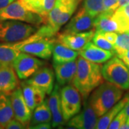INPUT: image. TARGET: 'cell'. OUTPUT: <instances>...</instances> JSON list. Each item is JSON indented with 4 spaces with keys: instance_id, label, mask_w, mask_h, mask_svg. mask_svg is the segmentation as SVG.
Wrapping results in <instances>:
<instances>
[{
    "instance_id": "44dd1931",
    "label": "cell",
    "mask_w": 129,
    "mask_h": 129,
    "mask_svg": "<svg viewBox=\"0 0 129 129\" xmlns=\"http://www.w3.org/2000/svg\"><path fill=\"white\" fill-rule=\"evenodd\" d=\"M129 100V94H127L124 98H121L115 105L113 106L110 110L106 112L104 115L101 116V118L98 120L95 128L97 129H106L108 128L111 123L114 119L117 114L124 108L127 102Z\"/></svg>"
},
{
    "instance_id": "ba28073f",
    "label": "cell",
    "mask_w": 129,
    "mask_h": 129,
    "mask_svg": "<svg viewBox=\"0 0 129 129\" xmlns=\"http://www.w3.org/2000/svg\"><path fill=\"white\" fill-rule=\"evenodd\" d=\"M60 103L63 118L69 120L81 110V96L78 90L72 85H67L60 90Z\"/></svg>"
},
{
    "instance_id": "7c38bea8",
    "label": "cell",
    "mask_w": 129,
    "mask_h": 129,
    "mask_svg": "<svg viewBox=\"0 0 129 129\" xmlns=\"http://www.w3.org/2000/svg\"><path fill=\"white\" fill-rule=\"evenodd\" d=\"M14 118L27 126L32 118V111L29 108L24 98L22 90L20 88L14 89L10 94Z\"/></svg>"
},
{
    "instance_id": "d6a6232c",
    "label": "cell",
    "mask_w": 129,
    "mask_h": 129,
    "mask_svg": "<svg viewBox=\"0 0 129 129\" xmlns=\"http://www.w3.org/2000/svg\"><path fill=\"white\" fill-rule=\"evenodd\" d=\"M25 125L22 123L20 121H19L17 119H12V120L9 121L7 124L6 125L5 128L7 129H22V128H25Z\"/></svg>"
},
{
    "instance_id": "3957f363",
    "label": "cell",
    "mask_w": 129,
    "mask_h": 129,
    "mask_svg": "<svg viewBox=\"0 0 129 129\" xmlns=\"http://www.w3.org/2000/svg\"><path fill=\"white\" fill-rule=\"evenodd\" d=\"M103 78L123 90H129V69L118 56H113L102 66Z\"/></svg>"
},
{
    "instance_id": "52a82bcc",
    "label": "cell",
    "mask_w": 129,
    "mask_h": 129,
    "mask_svg": "<svg viewBox=\"0 0 129 129\" xmlns=\"http://www.w3.org/2000/svg\"><path fill=\"white\" fill-rule=\"evenodd\" d=\"M55 42V40L52 38H42L27 43L17 42H9V44L12 47L18 50L19 52H26L42 59L49 60L52 55Z\"/></svg>"
},
{
    "instance_id": "484cf974",
    "label": "cell",
    "mask_w": 129,
    "mask_h": 129,
    "mask_svg": "<svg viewBox=\"0 0 129 129\" xmlns=\"http://www.w3.org/2000/svg\"><path fill=\"white\" fill-rule=\"evenodd\" d=\"M19 51L7 44H0V63L3 66L12 65L15 58L19 54Z\"/></svg>"
},
{
    "instance_id": "ac0fdd59",
    "label": "cell",
    "mask_w": 129,
    "mask_h": 129,
    "mask_svg": "<svg viewBox=\"0 0 129 129\" xmlns=\"http://www.w3.org/2000/svg\"><path fill=\"white\" fill-rule=\"evenodd\" d=\"M94 28L95 31L100 32H120L119 24L113 17V12H103L95 17Z\"/></svg>"
},
{
    "instance_id": "ab89813d",
    "label": "cell",
    "mask_w": 129,
    "mask_h": 129,
    "mask_svg": "<svg viewBox=\"0 0 129 129\" xmlns=\"http://www.w3.org/2000/svg\"><path fill=\"white\" fill-rule=\"evenodd\" d=\"M35 0H20V2L22 3V5H27L29 3H31V2H35Z\"/></svg>"
},
{
    "instance_id": "9a60e30c",
    "label": "cell",
    "mask_w": 129,
    "mask_h": 129,
    "mask_svg": "<svg viewBox=\"0 0 129 129\" xmlns=\"http://www.w3.org/2000/svg\"><path fill=\"white\" fill-rule=\"evenodd\" d=\"M78 52L79 55L85 60L98 64L105 63L115 55V52L103 50L91 42L87 43Z\"/></svg>"
},
{
    "instance_id": "7402d4cb",
    "label": "cell",
    "mask_w": 129,
    "mask_h": 129,
    "mask_svg": "<svg viewBox=\"0 0 129 129\" xmlns=\"http://www.w3.org/2000/svg\"><path fill=\"white\" fill-rule=\"evenodd\" d=\"M78 55L79 52L78 51L72 50L60 42H57L54 45L52 55L53 64H59L75 60Z\"/></svg>"
},
{
    "instance_id": "1f68e13d",
    "label": "cell",
    "mask_w": 129,
    "mask_h": 129,
    "mask_svg": "<svg viewBox=\"0 0 129 129\" xmlns=\"http://www.w3.org/2000/svg\"><path fill=\"white\" fill-rule=\"evenodd\" d=\"M119 0H103V12H114L118 8Z\"/></svg>"
},
{
    "instance_id": "e0dca14e",
    "label": "cell",
    "mask_w": 129,
    "mask_h": 129,
    "mask_svg": "<svg viewBox=\"0 0 129 129\" xmlns=\"http://www.w3.org/2000/svg\"><path fill=\"white\" fill-rule=\"evenodd\" d=\"M57 82L59 85H65L73 80L77 70V61L73 60L53 64Z\"/></svg>"
},
{
    "instance_id": "4316f807",
    "label": "cell",
    "mask_w": 129,
    "mask_h": 129,
    "mask_svg": "<svg viewBox=\"0 0 129 129\" xmlns=\"http://www.w3.org/2000/svg\"><path fill=\"white\" fill-rule=\"evenodd\" d=\"M113 17L120 27V33L125 32L129 27V5L118 7L113 12Z\"/></svg>"
},
{
    "instance_id": "d590c367",
    "label": "cell",
    "mask_w": 129,
    "mask_h": 129,
    "mask_svg": "<svg viewBox=\"0 0 129 129\" xmlns=\"http://www.w3.org/2000/svg\"><path fill=\"white\" fill-rule=\"evenodd\" d=\"M52 127V124L50 123H40L38 124L29 127V128L33 129H50Z\"/></svg>"
},
{
    "instance_id": "9c48e42d",
    "label": "cell",
    "mask_w": 129,
    "mask_h": 129,
    "mask_svg": "<svg viewBox=\"0 0 129 129\" xmlns=\"http://www.w3.org/2000/svg\"><path fill=\"white\" fill-rule=\"evenodd\" d=\"M44 62L26 52H19L15 58L12 66L20 80L30 78L44 65Z\"/></svg>"
},
{
    "instance_id": "8fae6325",
    "label": "cell",
    "mask_w": 129,
    "mask_h": 129,
    "mask_svg": "<svg viewBox=\"0 0 129 129\" xmlns=\"http://www.w3.org/2000/svg\"><path fill=\"white\" fill-rule=\"evenodd\" d=\"M95 29H91L86 32L78 33H64L58 35L57 42L64 45L72 50L79 51L89 42L92 40Z\"/></svg>"
},
{
    "instance_id": "d4e9b609",
    "label": "cell",
    "mask_w": 129,
    "mask_h": 129,
    "mask_svg": "<svg viewBox=\"0 0 129 129\" xmlns=\"http://www.w3.org/2000/svg\"><path fill=\"white\" fill-rule=\"evenodd\" d=\"M51 120H52V114L48 106L47 99H45L35 109L34 113L30 120L31 122L30 126L40 123H50Z\"/></svg>"
},
{
    "instance_id": "30bf717a",
    "label": "cell",
    "mask_w": 129,
    "mask_h": 129,
    "mask_svg": "<svg viewBox=\"0 0 129 129\" xmlns=\"http://www.w3.org/2000/svg\"><path fill=\"white\" fill-rule=\"evenodd\" d=\"M98 115L92 106L86 101L83 111L71 118L68 122V128L80 129L95 128L98 122Z\"/></svg>"
},
{
    "instance_id": "8d00e7d4",
    "label": "cell",
    "mask_w": 129,
    "mask_h": 129,
    "mask_svg": "<svg viewBox=\"0 0 129 129\" xmlns=\"http://www.w3.org/2000/svg\"><path fill=\"white\" fill-rule=\"evenodd\" d=\"M14 1V0H0V9L5 7Z\"/></svg>"
},
{
    "instance_id": "f1b7e54d",
    "label": "cell",
    "mask_w": 129,
    "mask_h": 129,
    "mask_svg": "<svg viewBox=\"0 0 129 129\" xmlns=\"http://www.w3.org/2000/svg\"><path fill=\"white\" fill-rule=\"evenodd\" d=\"M92 42L95 45L101 47L102 49L115 52L114 45L108 41L105 37V36L103 35V34L102 32L95 31V35H94V36L92 37Z\"/></svg>"
},
{
    "instance_id": "5bb4252c",
    "label": "cell",
    "mask_w": 129,
    "mask_h": 129,
    "mask_svg": "<svg viewBox=\"0 0 129 129\" xmlns=\"http://www.w3.org/2000/svg\"><path fill=\"white\" fill-rule=\"evenodd\" d=\"M24 82L50 95L55 87V75L52 70L48 67H45L38 70L30 78Z\"/></svg>"
},
{
    "instance_id": "d6986e66",
    "label": "cell",
    "mask_w": 129,
    "mask_h": 129,
    "mask_svg": "<svg viewBox=\"0 0 129 129\" xmlns=\"http://www.w3.org/2000/svg\"><path fill=\"white\" fill-rule=\"evenodd\" d=\"M22 93L25 102L31 111H34L36 107L45 101L46 92L25 82L22 83Z\"/></svg>"
},
{
    "instance_id": "b9f144b4",
    "label": "cell",
    "mask_w": 129,
    "mask_h": 129,
    "mask_svg": "<svg viewBox=\"0 0 129 129\" xmlns=\"http://www.w3.org/2000/svg\"><path fill=\"white\" fill-rule=\"evenodd\" d=\"M1 128H2V125H0V129H1Z\"/></svg>"
},
{
    "instance_id": "6da1fadb",
    "label": "cell",
    "mask_w": 129,
    "mask_h": 129,
    "mask_svg": "<svg viewBox=\"0 0 129 129\" xmlns=\"http://www.w3.org/2000/svg\"><path fill=\"white\" fill-rule=\"evenodd\" d=\"M76 61L77 70L73 83L85 101L90 93L103 82L102 66L85 60L81 56L78 57Z\"/></svg>"
},
{
    "instance_id": "f35d334b",
    "label": "cell",
    "mask_w": 129,
    "mask_h": 129,
    "mask_svg": "<svg viewBox=\"0 0 129 129\" xmlns=\"http://www.w3.org/2000/svg\"><path fill=\"white\" fill-rule=\"evenodd\" d=\"M125 108L126 114H127V118H129V100L127 102L125 106Z\"/></svg>"
},
{
    "instance_id": "60d3db41",
    "label": "cell",
    "mask_w": 129,
    "mask_h": 129,
    "mask_svg": "<svg viewBox=\"0 0 129 129\" xmlns=\"http://www.w3.org/2000/svg\"><path fill=\"white\" fill-rule=\"evenodd\" d=\"M125 33H128L129 34V27H128V28L127 29V30L125 31Z\"/></svg>"
},
{
    "instance_id": "74e56055",
    "label": "cell",
    "mask_w": 129,
    "mask_h": 129,
    "mask_svg": "<svg viewBox=\"0 0 129 129\" xmlns=\"http://www.w3.org/2000/svg\"><path fill=\"white\" fill-rule=\"evenodd\" d=\"M127 5H129V0H119V1H118V7Z\"/></svg>"
},
{
    "instance_id": "5b68a950",
    "label": "cell",
    "mask_w": 129,
    "mask_h": 129,
    "mask_svg": "<svg viewBox=\"0 0 129 129\" xmlns=\"http://www.w3.org/2000/svg\"><path fill=\"white\" fill-rule=\"evenodd\" d=\"M0 20H17L34 25L46 23L47 21L40 14L29 11L20 0L14 1L0 9Z\"/></svg>"
},
{
    "instance_id": "f546056e",
    "label": "cell",
    "mask_w": 129,
    "mask_h": 129,
    "mask_svg": "<svg viewBox=\"0 0 129 129\" xmlns=\"http://www.w3.org/2000/svg\"><path fill=\"white\" fill-rule=\"evenodd\" d=\"M115 54L121 50L129 49V34L128 33H118L115 45Z\"/></svg>"
},
{
    "instance_id": "4fadbf2b",
    "label": "cell",
    "mask_w": 129,
    "mask_h": 129,
    "mask_svg": "<svg viewBox=\"0 0 129 129\" xmlns=\"http://www.w3.org/2000/svg\"><path fill=\"white\" fill-rule=\"evenodd\" d=\"M95 17L90 16L83 7L64 27V33H78L90 30L94 27Z\"/></svg>"
},
{
    "instance_id": "2e32d148",
    "label": "cell",
    "mask_w": 129,
    "mask_h": 129,
    "mask_svg": "<svg viewBox=\"0 0 129 129\" xmlns=\"http://www.w3.org/2000/svg\"><path fill=\"white\" fill-rule=\"evenodd\" d=\"M50 95L47 99V103L52 114V127L56 128L63 125L65 122L60 103V85L58 84L55 85Z\"/></svg>"
},
{
    "instance_id": "e575fe53",
    "label": "cell",
    "mask_w": 129,
    "mask_h": 129,
    "mask_svg": "<svg viewBox=\"0 0 129 129\" xmlns=\"http://www.w3.org/2000/svg\"><path fill=\"white\" fill-rule=\"evenodd\" d=\"M103 34V35L105 36L106 39L108 41L111 42L112 44L115 45L117 36H118V33L114 32H102Z\"/></svg>"
},
{
    "instance_id": "603a6c76",
    "label": "cell",
    "mask_w": 129,
    "mask_h": 129,
    "mask_svg": "<svg viewBox=\"0 0 129 129\" xmlns=\"http://www.w3.org/2000/svg\"><path fill=\"white\" fill-rule=\"evenodd\" d=\"M14 117L9 93L0 91V125L2 128H5L6 125L13 119Z\"/></svg>"
},
{
    "instance_id": "836d02e7",
    "label": "cell",
    "mask_w": 129,
    "mask_h": 129,
    "mask_svg": "<svg viewBox=\"0 0 129 129\" xmlns=\"http://www.w3.org/2000/svg\"><path fill=\"white\" fill-rule=\"evenodd\" d=\"M115 55L126 64V66L129 69V49L120 51V52L115 53Z\"/></svg>"
},
{
    "instance_id": "cb8c5ba5",
    "label": "cell",
    "mask_w": 129,
    "mask_h": 129,
    "mask_svg": "<svg viewBox=\"0 0 129 129\" xmlns=\"http://www.w3.org/2000/svg\"><path fill=\"white\" fill-rule=\"evenodd\" d=\"M55 2L56 0H35L24 6L29 11L40 14L47 19L48 14L55 5Z\"/></svg>"
},
{
    "instance_id": "8992f818",
    "label": "cell",
    "mask_w": 129,
    "mask_h": 129,
    "mask_svg": "<svg viewBox=\"0 0 129 129\" xmlns=\"http://www.w3.org/2000/svg\"><path fill=\"white\" fill-rule=\"evenodd\" d=\"M82 0H56L55 5L49 13L46 23L57 31L68 22Z\"/></svg>"
},
{
    "instance_id": "7bdbcfd3",
    "label": "cell",
    "mask_w": 129,
    "mask_h": 129,
    "mask_svg": "<svg viewBox=\"0 0 129 129\" xmlns=\"http://www.w3.org/2000/svg\"><path fill=\"white\" fill-rule=\"evenodd\" d=\"M2 66H3V65L1 64V63H0V68H1V67H2Z\"/></svg>"
},
{
    "instance_id": "7a4b0ae2",
    "label": "cell",
    "mask_w": 129,
    "mask_h": 129,
    "mask_svg": "<svg viewBox=\"0 0 129 129\" xmlns=\"http://www.w3.org/2000/svg\"><path fill=\"white\" fill-rule=\"evenodd\" d=\"M123 90L113 83H101L92 92L88 103L98 117L104 115L122 98Z\"/></svg>"
},
{
    "instance_id": "ffe728a7",
    "label": "cell",
    "mask_w": 129,
    "mask_h": 129,
    "mask_svg": "<svg viewBox=\"0 0 129 129\" xmlns=\"http://www.w3.org/2000/svg\"><path fill=\"white\" fill-rule=\"evenodd\" d=\"M12 65L0 68V91L9 92L17 88L19 81Z\"/></svg>"
},
{
    "instance_id": "83f0119b",
    "label": "cell",
    "mask_w": 129,
    "mask_h": 129,
    "mask_svg": "<svg viewBox=\"0 0 129 129\" xmlns=\"http://www.w3.org/2000/svg\"><path fill=\"white\" fill-rule=\"evenodd\" d=\"M83 8L90 16L95 17L103 12V0H84Z\"/></svg>"
},
{
    "instance_id": "4dcf8cb0",
    "label": "cell",
    "mask_w": 129,
    "mask_h": 129,
    "mask_svg": "<svg viewBox=\"0 0 129 129\" xmlns=\"http://www.w3.org/2000/svg\"><path fill=\"white\" fill-rule=\"evenodd\" d=\"M127 120V114L125 107L117 114L114 119L111 123L108 128L118 129L121 128V127L124 125Z\"/></svg>"
},
{
    "instance_id": "277c9868",
    "label": "cell",
    "mask_w": 129,
    "mask_h": 129,
    "mask_svg": "<svg viewBox=\"0 0 129 129\" xmlns=\"http://www.w3.org/2000/svg\"><path fill=\"white\" fill-rule=\"evenodd\" d=\"M36 27L17 20H0V42H17L30 37Z\"/></svg>"
}]
</instances>
